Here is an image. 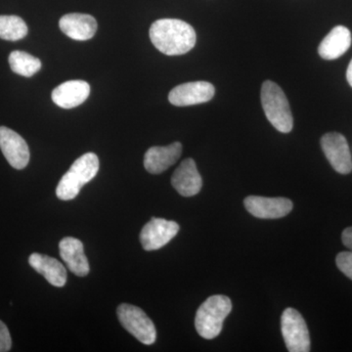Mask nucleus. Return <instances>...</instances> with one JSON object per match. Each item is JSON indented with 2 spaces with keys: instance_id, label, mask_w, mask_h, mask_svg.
<instances>
[{
  "instance_id": "obj_1",
  "label": "nucleus",
  "mask_w": 352,
  "mask_h": 352,
  "mask_svg": "<svg viewBox=\"0 0 352 352\" xmlns=\"http://www.w3.org/2000/svg\"><path fill=\"white\" fill-rule=\"evenodd\" d=\"M150 38L157 50L168 56L186 54L196 45L197 34L191 25L178 19H161L150 28Z\"/></svg>"
},
{
  "instance_id": "obj_2",
  "label": "nucleus",
  "mask_w": 352,
  "mask_h": 352,
  "mask_svg": "<svg viewBox=\"0 0 352 352\" xmlns=\"http://www.w3.org/2000/svg\"><path fill=\"white\" fill-rule=\"evenodd\" d=\"M98 170L99 159L94 153H87L76 159L58 184V198L63 201L75 199L80 194L83 185L91 182Z\"/></svg>"
},
{
  "instance_id": "obj_3",
  "label": "nucleus",
  "mask_w": 352,
  "mask_h": 352,
  "mask_svg": "<svg viewBox=\"0 0 352 352\" xmlns=\"http://www.w3.org/2000/svg\"><path fill=\"white\" fill-rule=\"evenodd\" d=\"M232 310V302L226 296H210L199 307L195 317L197 332L206 340L215 339L221 333L223 322Z\"/></svg>"
},
{
  "instance_id": "obj_4",
  "label": "nucleus",
  "mask_w": 352,
  "mask_h": 352,
  "mask_svg": "<svg viewBox=\"0 0 352 352\" xmlns=\"http://www.w3.org/2000/svg\"><path fill=\"white\" fill-rule=\"evenodd\" d=\"M261 104L266 118L278 131L289 133L294 126L288 99L277 83L265 80L261 87Z\"/></svg>"
},
{
  "instance_id": "obj_5",
  "label": "nucleus",
  "mask_w": 352,
  "mask_h": 352,
  "mask_svg": "<svg viewBox=\"0 0 352 352\" xmlns=\"http://www.w3.org/2000/svg\"><path fill=\"white\" fill-rule=\"evenodd\" d=\"M117 314L122 327L139 342L147 346L156 342V327L141 308L122 303L118 307Z\"/></svg>"
},
{
  "instance_id": "obj_6",
  "label": "nucleus",
  "mask_w": 352,
  "mask_h": 352,
  "mask_svg": "<svg viewBox=\"0 0 352 352\" xmlns=\"http://www.w3.org/2000/svg\"><path fill=\"white\" fill-rule=\"evenodd\" d=\"M281 331L289 352L310 351V337L307 323L298 310L285 309L281 317Z\"/></svg>"
},
{
  "instance_id": "obj_7",
  "label": "nucleus",
  "mask_w": 352,
  "mask_h": 352,
  "mask_svg": "<svg viewBox=\"0 0 352 352\" xmlns=\"http://www.w3.org/2000/svg\"><path fill=\"white\" fill-rule=\"evenodd\" d=\"M321 147L333 170L340 175L351 173V153L349 143L342 134L338 132L326 133L321 138Z\"/></svg>"
},
{
  "instance_id": "obj_8",
  "label": "nucleus",
  "mask_w": 352,
  "mask_h": 352,
  "mask_svg": "<svg viewBox=\"0 0 352 352\" xmlns=\"http://www.w3.org/2000/svg\"><path fill=\"white\" fill-rule=\"evenodd\" d=\"M179 226L175 221L153 217L143 227L140 242L145 251H156L164 247L177 235Z\"/></svg>"
},
{
  "instance_id": "obj_9",
  "label": "nucleus",
  "mask_w": 352,
  "mask_h": 352,
  "mask_svg": "<svg viewBox=\"0 0 352 352\" xmlns=\"http://www.w3.org/2000/svg\"><path fill=\"white\" fill-rule=\"evenodd\" d=\"M214 87L212 83L187 82L173 88L168 95V100L177 107H186L210 101L214 98Z\"/></svg>"
},
{
  "instance_id": "obj_10",
  "label": "nucleus",
  "mask_w": 352,
  "mask_h": 352,
  "mask_svg": "<svg viewBox=\"0 0 352 352\" xmlns=\"http://www.w3.org/2000/svg\"><path fill=\"white\" fill-rule=\"evenodd\" d=\"M0 149L16 170H23L29 164L30 149L25 139L6 126H0Z\"/></svg>"
},
{
  "instance_id": "obj_11",
  "label": "nucleus",
  "mask_w": 352,
  "mask_h": 352,
  "mask_svg": "<svg viewBox=\"0 0 352 352\" xmlns=\"http://www.w3.org/2000/svg\"><path fill=\"white\" fill-rule=\"evenodd\" d=\"M244 205L250 214L263 219H281L293 210V203L286 198L249 196L245 199Z\"/></svg>"
},
{
  "instance_id": "obj_12",
  "label": "nucleus",
  "mask_w": 352,
  "mask_h": 352,
  "mask_svg": "<svg viewBox=\"0 0 352 352\" xmlns=\"http://www.w3.org/2000/svg\"><path fill=\"white\" fill-rule=\"evenodd\" d=\"M171 184L183 197L195 196L201 191L203 179L191 157L184 160L171 177Z\"/></svg>"
},
{
  "instance_id": "obj_13",
  "label": "nucleus",
  "mask_w": 352,
  "mask_h": 352,
  "mask_svg": "<svg viewBox=\"0 0 352 352\" xmlns=\"http://www.w3.org/2000/svg\"><path fill=\"white\" fill-rule=\"evenodd\" d=\"M182 153V145L175 142L164 147H152L146 152L144 166L148 173L160 175L170 168L179 160Z\"/></svg>"
},
{
  "instance_id": "obj_14",
  "label": "nucleus",
  "mask_w": 352,
  "mask_h": 352,
  "mask_svg": "<svg viewBox=\"0 0 352 352\" xmlns=\"http://www.w3.org/2000/svg\"><path fill=\"white\" fill-rule=\"evenodd\" d=\"M60 256L71 272L78 277L87 276L89 273V263L85 254L82 241L66 237L59 243Z\"/></svg>"
},
{
  "instance_id": "obj_15",
  "label": "nucleus",
  "mask_w": 352,
  "mask_h": 352,
  "mask_svg": "<svg viewBox=\"0 0 352 352\" xmlns=\"http://www.w3.org/2000/svg\"><path fill=\"white\" fill-rule=\"evenodd\" d=\"M59 25L66 36L75 41H88L97 31L96 20L87 14H67L60 19Z\"/></svg>"
},
{
  "instance_id": "obj_16",
  "label": "nucleus",
  "mask_w": 352,
  "mask_h": 352,
  "mask_svg": "<svg viewBox=\"0 0 352 352\" xmlns=\"http://www.w3.org/2000/svg\"><path fill=\"white\" fill-rule=\"evenodd\" d=\"M90 94V85L85 80H69L52 91V100L63 109H73L82 105Z\"/></svg>"
},
{
  "instance_id": "obj_17",
  "label": "nucleus",
  "mask_w": 352,
  "mask_h": 352,
  "mask_svg": "<svg viewBox=\"0 0 352 352\" xmlns=\"http://www.w3.org/2000/svg\"><path fill=\"white\" fill-rule=\"evenodd\" d=\"M30 265L43 275L48 283L54 287H64L67 282V270L56 258L34 252L29 258Z\"/></svg>"
},
{
  "instance_id": "obj_18",
  "label": "nucleus",
  "mask_w": 352,
  "mask_h": 352,
  "mask_svg": "<svg viewBox=\"0 0 352 352\" xmlns=\"http://www.w3.org/2000/svg\"><path fill=\"white\" fill-rule=\"evenodd\" d=\"M351 45V34L344 25H337L321 41L319 55L325 60H335L344 54Z\"/></svg>"
},
{
  "instance_id": "obj_19",
  "label": "nucleus",
  "mask_w": 352,
  "mask_h": 352,
  "mask_svg": "<svg viewBox=\"0 0 352 352\" xmlns=\"http://www.w3.org/2000/svg\"><path fill=\"white\" fill-rule=\"evenodd\" d=\"M8 61L14 73L25 78H31L41 69V60L24 51H13Z\"/></svg>"
},
{
  "instance_id": "obj_20",
  "label": "nucleus",
  "mask_w": 352,
  "mask_h": 352,
  "mask_svg": "<svg viewBox=\"0 0 352 352\" xmlns=\"http://www.w3.org/2000/svg\"><path fill=\"white\" fill-rule=\"evenodd\" d=\"M28 34L25 21L18 16H0V38L4 41H17Z\"/></svg>"
},
{
  "instance_id": "obj_21",
  "label": "nucleus",
  "mask_w": 352,
  "mask_h": 352,
  "mask_svg": "<svg viewBox=\"0 0 352 352\" xmlns=\"http://www.w3.org/2000/svg\"><path fill=\"white\" fill-rule=\"evenodd\" d=\"M338 268L352 280V252H340L336 258Z\"/></svg>"
},
{
  "instance_id": "obj_22",
  "label": "nucleus",
  "mask_w": 352,
  "mask_h": 352,
  "mask_svg": "<svg viewBox=\"0 0 352 352\" xmlns=\"http://www.w3.org/2000/svg\"><path fill=\"white\" fill-rule=\"evenodd\" d=\"M12 346L10 333L6 324L0 320V352H6L10 351Z\"/></svg>"
},
{
  "instance_id": "obj_23",
  "label": "nucleus",
  "mask_w": 352,
  "mask_h": 352,
  "mask_svg": "<svg viewBox=\"0 0 352 352\" xmlns=\"http://www.w3.org/2000/svg\"><path fill=\"white\" fill-rule=\"evenodd\" d=\"M342 240L347 249L351 250V252H352V226L344 229V232L342 234Z\"/></svg>"
},
{
  "instance_id": "obj_24",
  "label": "nucleus",
  "mask_w": 352,
  "mask_h": 352,
  "mask_svg": "<svg viewBox=\"0 0 352 352\" xmlns=\"http://www.w3.org/2000/svg\"><path fill=\"white\" fill-rule=\"evenodd\" d=\"M346 80L349 82V85L352 87V60L351 63L349 65V68H347L346 71Z\"/></svg>"
}]
</instances>
